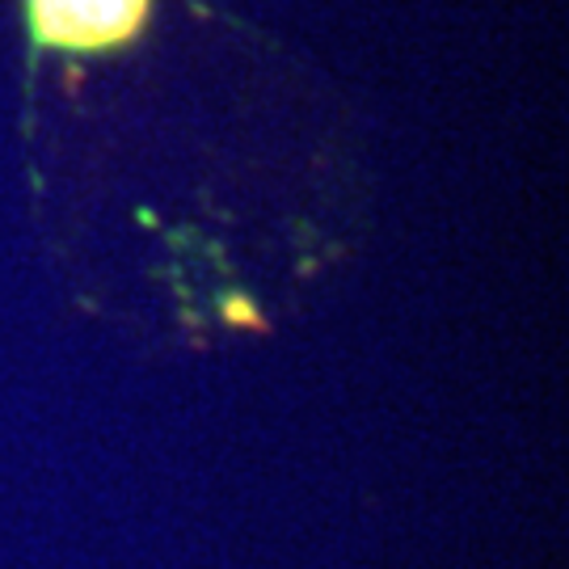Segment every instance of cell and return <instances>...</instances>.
I'll list each match as a JSON object with an SVG mask.
<instances>
[{
    "label": "cell",
    "mask_w": 569,
    "mask_h": 569,
    "mask_svg": "<svg viewBox=\"0 0 569 569\" xmlns=\"http://www.w3.org/2000/svg\"><path fill=\"white\" fill-rule=\"evenodd\" d=\"M34 51L98 56L143 34L152 0H21Z\"/></svg>",
    "instance_id": "cell-1"
}]
</instances>
